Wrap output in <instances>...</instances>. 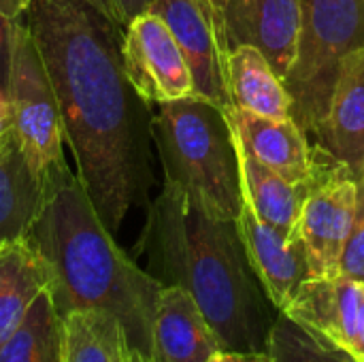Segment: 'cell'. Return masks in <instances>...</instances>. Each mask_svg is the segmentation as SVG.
<instances>
[{"label": "cell", "instance_id": "obj_15", "mask_svg": "<svg viewBox=\"0 0 364 362\" xmlns=\"http://www.w3.org/2000/svg\"><path fill=\"white\" fill-rule=\"evenodd\" d=\"M241 143L273 173L290 183H305L314 171V147L292 117H264L232 109L228 113Z\"/></svg>", "mask_w": 364, "mask_h": 362}, {"label": "cell", "instance_id": "obj_19", "mask_svg": "<svg viewBox=\"0 0 364 362\" xmlns=\"http://www.w3.org/2000/svg\"><path fill=\"white\" fill-rule=\"evenodd\" d=\"M228 81L235 109L264 117H292V96L271 62L252 45L228 53Z\"/></svg>", "mask_w": 364, "mask_h": 362}, {"label": "cell", "instance_id": "obj_31", "mask_svg": "<svg viewBox=\"0 0 364 362\" xmlns=\"http://www.w3.org/2000/svg\"><path fill=\"white\" fill-rule=\"evenodd\" d=\"M360 179H363V183H364V169H363V175H360Z\"/></svg>", "mask_w": 364, "mask_h": 362}, {"label": "cell", "instance_id": "obj_7", "mask_svg": "<svg viewBox=\"0 0 364 362\" xmlns=\"http://www.w3.org/2000/svg\"><path fill=\"white\" fill-rule=\"evenodd\" d=\"M358 183L360 175L348 164L314 147L311 186L299 220L311 277L339 275V260L356 218Z\"/></svg>", "mask_w": 364, "mask_h": 362}, {"label": "cell", "instance_id": "obj_22", "mask_svg": "<svg viewBox=\"0 0 364 362\" xmlns=\"http://www.w3.org/2000/svg\"><path fill=\"white\" fill-rule=\"evenodd\" d=\"M267 352L273 362H358L350 352L311 333L282 312L271 326Z\"/></svg>", "mask_w": 364, "mask_h": 362}, {"label": "cell", "instance_id": "obj_6", "mask_svg": "<svg viewBox=\"0 0 364 362\" xmlns=\"http://www.w3.org/2000/svg\"><path fill=\"white\" fill-rule=\"evenodd\" d=\"M4 87L17 141L43 181L49 171L64 164V128L51 79L26 19L11 34Z\"/></svg>", "mask_w": 364, "mask_h": 362}, {"label": "cell", "instance_id": "obj_2", "mask_svg": "<svg viewBox=\"0 0 364 362\" xmlns=\"http://www.w3.org/2000/svg\"><path fill=\"white\" fill-rule=\"evenodd\" d=\"M49 271L58 314L92 309L113 316L130 348L154 361V318L162 284L113 239L68 164L41 181V205L28 233Z\"/></svg>", "mask_w": 364, "mask_h": 362}, {"label": "cell", "instance_id": "obj_11", "mask_svg": "<svg viewBox=\"0 0 364 362\" xmlns=\"http://www.w3.org/2000/svg\"><path fill=\"white\" fill-rule=\"evenodd\" d=\"M228 47L252 45L286 79L301 34V0H220Z\"/></svg>", "mask_w": 364, "mask_h": 362}, {"label": "cell", "instance_id": "obj_24", "mask_svg": "<svg viewBox=\"0 0 364 362\" xmlns=\"http://www.w3.org/2000/svg\"><path fill=\"white\" fill-rule=\"evenodd\" d=\"M28 0H0V85L6 81L9 70V45L13 28L26 17Z\"/></svg>", "mask_w": 364, "mask_h": 362}, {"label": "cell", "instance_id": "obj_8", "mask_svg": "<svg viewBox=\"0 0 364 362\" xmlns=\"http://www.w3.org/2000/svg\"><path fill=\"white\" fill-rule=\"evenodd\" d=\"M158 15L175 36L194 79V92L226 113L235 109L228 81V41L222 17L205 0H154Z\"/></svg>", "mask_w": 364, "mask_h": 362}, {"label": "cell", "instance_id": "obj_25", "mask_svg": "<svg viewBox=\"0 0 364 362\" xmlns=\"http://www.w3.org/2000/svg\"><path fill=\"white\" fill-rule=\"evenodd\" d=\"M113 2H115V6H117L119 21H122V26L126 28V23L132 21L136 15L149 11V6H151L154 0H113Z\"/></svg>", "mask_w": 364, "mask_h": 362}, {"label": "cell", "instance_id": "obj_13", "mask_svg": "<svg viewBox=\"0 0 364 362\" xmlns=\"http://www.w3.org/2000/svg\"><path fill=\"white\" fill-rule=\"evenodd\" d=\"M316 145L356 175L364 169V47L348 53L337 70L326 117L314 132Z\"/></svg>", "mask_w": 364, "mask_h": 362}, {"label": "cell", "instance_id": "obj_23", "mask_svg": "<svg viewBox=\"0 0 364 362\" xmlns=\"http://www.w3.org/2000/svg\"><path fill=\"white\" fill-rule=\"evenodd\" d=\"M339 275L364 284V183H358V203H356V218L346 241L341 260H339Z\"/></svg>", "mask_w": 364, "mask_h": 362}, {"label": "cell", "instance_id": "obj_4", "mask_svg": "<svg viewBox=\"0 0 364 362\" xmlns=\"http://www.w3.org/2000/svg\"><path fill=\"white\" fill-rule=\"evenodd\" d=\"M151 139L164 181L190 194L207 213L237 220L243 207L237 134L230 115L200 96L158 105Z\"/></svg>", "mask_w": 364, "mask_h": 362}, {"label": "cell", "instance_id": "obj_21", "mask_svg": "<svg viewBox=\"0 0 364 362\" xmlns=\"http://www.w3.org/2000/svg\"><path fill=\"white\" fill-rule=\"evenodd\" d=\"M62 320V362H119L130 350L122 324L105 312L81 309Z\"/></svg>", "mask_w": 364, "mask_h": 362}, {"label": "cell", "instance_id": "obj_10", "mask_svg": "<svg viewBox=\"0 0 364 362\" xmlns=\"http://www.w3.org/2000/svg\"><path fill=\"white\" fill-rule=\"evenodd\" d=\"M282 314L364 362V284L309 277Z\"/></svg>", "mask_w": 364, "mask_h": 362}, {"label": "cell", "instance_id": "obj_27", "mask_svg": "<svg viewBox=\"0 0 364 362\" xmlns=\"http://www.w3.org/2000/svg\"><path fill=\"white\" fill-rule=\"evenodd\" d=\"M83 2L92 4V6H94L96 11H100L109 21H113V23H117L119 28H124V26H122V21H119L117 6H115V2H113V0H83Z\"/></svg>", "mask_w": 364, "mask_h": 362}, {"label": "cell", "instance_id": "obj_1", "mask_svg": "<svg viewBox=\"0 0 364 362\" xmlns=\"http://www.w3.org/2000/svg\"><path fill=\"white\" fill-rule=\"evenodd\" d=\"M23 19L51 79L77 177L115 235L149 186L151 122L124 70V28L83 0H28Z\"/></svg>", "mask_w": 364, "mask_h": 362}, {"label": "cell", "instance_id": "obj_14", "mask_svg": "<svg viewBox=\"0 0 364 362\" xmlns=\"http://www.w3.org/2000/svg\"><path fill=\"white\" fill-rule=\"evenodd\" d=\"M220 341L192 294L162 286L154 318V362H209Z\"/></svg>", "mask_w": 364, "mask_h": 362}, {"label": "cell", "instance_id": "obj_9", "mask_svg": "<svg viewBox=\"0 0 364 362\" xmlns=\"http://www.w3.org/2000/svg\"><path fill=\"white\" fill-rule=\"evenodd\" d=\"M126 77L145 105H162L196 96L190 66L168 26L145 11L126 23L122 34Z\"/></svg>", "mask_w": 364, "mask_h": 362}, {"label": "cell", "instance_id": "obj_26", "mask_svg": "<svg viewBox=\"0 0 364 362\" xmlns=\"http://www.w3.org/2000/svg\"><path fill=\"white\" fill-rule=\"evenodd\" d=\"M13 126V111H11V100L6 94V87L0 85V134H4Z\"/></svg>", "mask_w": 364, "mask_h": 362}, {"label": "cell", "instance_id": "obj_29", "mask_svg": "<svg viewBox=\"0 0 364 362\" xmlns=\"http://www.w3.org/2000/svg\"><path fill=\"white\" fill-rule=\"evenodd\" d=\"M209 362H226V356H224V352H220V354H215Z\"/></svg>", "mask_w": 364, "mask_h": 362}, {"label": "cell", "instance_id": "obj_20", "mask_svg": "<svg viewBox=\"0 0 364 362\" xmlns=\"http://www.w3.org/2000/svg\"><path fill=\"white\" fill-rule=\"evenodd\" d=\"M62 344L64 320L47 288L19 326L0 344V362H62Z\"/></svg>", "mask_w": 364, "mask_h": 362}, {"label": "cell", "instance_id": "obj_30", "mask_svg": "<svg viewBox=\"0 0 364 362\" xmlns=\"http://www.w3.org/2000/svg\"><path fill=\"white\" fill-rule=\"evenodd\" d=\"M205 2H209V4L215 6V9H218V4H220V0H205ZM218 13H220V11H218Z\"/></svg>", "mask_w": 364, "mask_h": 362}, {"label": "cell", "instance_id": "obj_17", "mask_svg": "<svg viewBox=\"0 0 364 362\" xmlns=\"http://www.w3.org/2000/svg\"><path fill=\"white\" fill-rule=\"evenodd\" d=\"M41 205V179L13 126L0 134V243L26 239Z\"/></svg>", "mask_w": 364, "mask_h": 362}, {"label": "cell", "instance_id": "obj_16", "mask_svg": "<svg viewBox=\"0 0 364 362\" xmlns=\"http://www.w3.org/2000/svg\"><path fill=\"white\" fill-rule=\"evenodd\" d=\"M232 119V117H230ZM237 134V128H235ZM237 154L241 166V186L243 198L256 211V215L279 230L288 239L299 237V220L309 194L311 179L305 183H290L269 166H264L252 151L241 143L237 134Z\"/></svg>", "mask_w": 364, "mask_h": 362}, {"label": "cell", "instance_id": "obj_32", "mask_svg": "<svg viewBox=\"0 0 364 362\" xmlns=\"http://www.w3.org/2000/svg\"><path fill=\"white\" fill-rule=\"evenodd\" d=\"M149 362H154V361H149Z\"/></svg>", "mask_w": 364, "mask_h": 362}, {"label": "cell", "instance_id": "obj_28", "mask_svg": "<svg viewBox=\"0 0 364 362\" xmlns=\"http://www.w3.org/2000/svg\"><path fill=\"white\" fill-rule=\"evenodd\" d=\"M226 362H273L269 352H224Z\"/></svg>", "mask_w": 364, "mask_h": 362}, {"label": "cell", "instance_id": "obj_3", "mask_svg": "<svg viewBox=\"0 0 364 362\" xmlns=\"http://www.w3.org/2000/svg\"><path fill=\"white\" fill-rule=\"evenodd\" d=\"M143 247L162 286L192 294L222 352H267L279 312L250 267L237 220L213 218L164 181L149 207Z\"/></svg>", "mask_w": 364, "mask_h": 362}, {"label": "cell", "instance_id": "obj_5", "mask_svg": "<svg viewBox=\"0 0 364 362\" xmlns=\"http://www.w3.org/2000/svg\"><path fill=\"white\" fill-rule=\"evenodd\" d=\"M364 47V0H301V34L286 87L292 119L314 134L328 111L341 60Z\"/></svg>", "mask_w": 364, "mask_h": 362}, {"label": "cell", "instance_id": "obj_12", "mask_svg": "<svg viewBox=\"0 0 364 362\" xmlns=\"http://www.w3.org/2000/svg\"><path fill=\"white\" fill-rule=\"evenodd\" d=\"M237 226L245 245V254L264 294L277 312H284L301 286L311 277L309 260L301 237L288 239L267 222H262L243 198Z\"/></svg>", "mask_w": 364, "mask_h": 362}, {"label": "cell", "instance_id": "obj_18", "mask_svg": "<svg viewBox=\"0 0 364 362\" xmlns=\"http://www.w3.org/2000/svg\"><path fill=\"white\" fill-rule=\"evenodd\" d=\"M47 288L49 271L28 237L0 243V344Z\"/></svg>", "mask_w": 364, "mask_h": 362}]
</instances>
